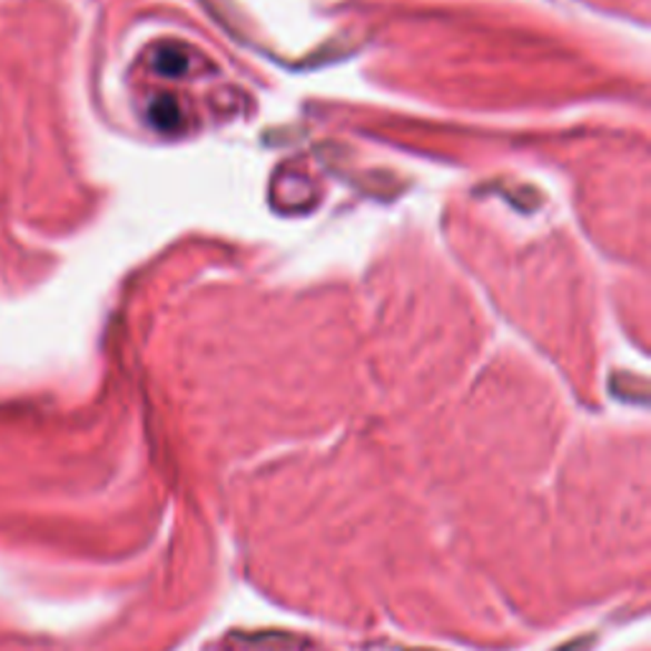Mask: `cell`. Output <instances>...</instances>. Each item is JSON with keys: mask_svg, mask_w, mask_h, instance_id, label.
<instances>
[{"mask_svg": "<svg viewBox=\"0 0 651 651\" xmlns=\"http://www.w3.org/2000/svg\"><path fill=\"white\" fill-rule=\"evenodd\" d=\"M150 120H154L158 130H174L178 120H181V115H178L176 102L164 97V100H158L154 102V107H150Z\"/></svg>", "mask_w": 651, "mask_h": 651, "instance_id": "1", "label": "cell"}, {"mask_svg": "<svg viewBox=\"0 0 651 651\" xmlns=\"http://www.w3.org/2000/svg\"><path fill=\"white\" fill-rule=\"evenodd\" d=\"M156 67L160 75H181V71L186 69V59H184V53H178V51H160Z\"/></svg>", "mask_w": 651, "mask_h": 651, "instance_id": "2", "label": "cell"}]
</instances>
